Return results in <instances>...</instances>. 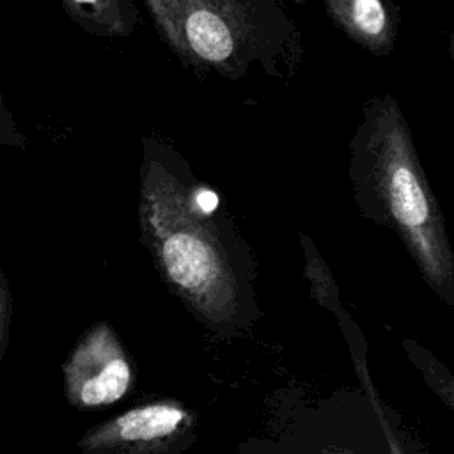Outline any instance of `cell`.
Returning <instances> with one entry per match:
<instances>
[{
  "label": "cell",
  "instance_id": "obj_1",
  "mask_svg": "<svg viewBox=\"0 0 454 454\" xmlns=\"http://www.w3.org/2000/svg\"><path fill=\"white\" fill-rule=\"evenodd\" d=\"M349 149L362 202L397 232L429 289L454 307V250L445 216L394 96L376 94L364 103Z\"/></svg>",
  "mask_w": 454,
  "mask_h": 454
},
{
  "label": "cell",
  "instance_id": "obj_2",
  "mask_svg": "<svg viewBox=\"0 0 454 454\" xmlns=\"http://www.w3.org/2000/svg\"><path fill=\"white\" fill-rule=\"evenodd\" d=\"M179 158L160 138H144L140 218L156 262L170 287L202 317L223 321L238 305L234 271L207 213L211 190L177 170Z\"/></svg>",
  "mask_w": 454,
  "mask_h": 454
},
{
  "label": "cell",
  "instance_id": "obj_3",
  "mask_svg": "<svg viewBox=\"0 0 454 454\" xmlns=\"http://www.w3.org/2000/svg\"><path fill=\"white\" fill-rule=\"evenodd\" d=\"M176 59L200 76L241 82L252 74L287 82L303 39L282 0H142Z\"/></svg>",
  "mask_w": 454,
  "mask_h": 454
},
{
  "label": "cell",
  "instance_id": "obj_4",
  "mask_svg": "<svg viewBox=\"0 0 454 454\" xmlns=\"http://www.w3.org/2000/svg\"><path fill=\"white\" fill-rule=\"evenodd\" d=\"M64 376L67 399L74 406H106L128 392L131 367L106 323L94 325L82 337L66 364Z\"/></svg>",
  "mask_w": 454,
  "mask_h": 454
},
{
  "label": "cell",
  "instance_id": "obj_5",
  "mask_svg": "<svg viewBox=\"0 0 454 454\" xmlns=\"http://www.w3.org/2000/svg\"><path fill=\"white\" fill-rule=\"evenodd\" d=\"M326 16L356 46L388 57L397 43L401 14L395 0H323Z\"/></svg>",
  "mask_w": 454,
  "mask_h": 454
},
{
  "label": "cell",
  "instance_id": "obj_6",
  "mask_svg": "<svg viewBox=\"0 0 454 454\" xmlns=\"http://www.w3.org/2000/svg\"><path fill=\"white\" fill-rule=\"evenodd\" d=\"M186 420V411L172 403H154L133 408L110 422L89 431L83 450H105L124 443H149L174 434Z\"/></svg>",
  "mask_w": 454,
  "mask_h": 454
},
{
  "label": "cell",
  "instance_id": "obj_7",
  "mask_svg": "<svg viewBox=\"0 0 454 454\" xmlns=\"http://www.w3.org/2000/svg\"><path fill=\"white\" fill-rule=\"evenodd\" d=\"M66 14L96 37H128L140 25L133 0H57Z\"/></svg>",
  "mask_w": 454,
  "mask_h": 454
},
{
  "label": "cell",
  "instance_id": "obj_8",
  "mask_svg": "<svg viewBox=\"0 0 454 454\" xmlns=\"http://www.w3.org/2000/svg\"><path fill=\"white\" fill-rule=\"evenodd\" d=\"M406 349L429 390L454 413V374L450 369L417 342L406 340Z\"/></svg>",
  "mask_w": 454,
  "mask_h": 454
},
{
  "label": "cell",
  "instance_id": "obj_9",
  "mask_svg": "<svg viewBox=\"0 0 454 454\" xmlns=\"http://www.w3.org/2000/svg\"><path fill=\"white\" fill-rule=\"evenodd\" d=\"M381 424H383V427H385V431H387V433H385V434H387V438H388V445H390V452H392V454H404V452H403V449H401V447H399V442H397V440H395V438H394V434H392V431H390V427H388V424H387V422H385V420H383V419H381Z\"/></svg>",
  "mask_w": 454,
  "mask_h": 454
},
{
  "label": "cell",
  "instance_id": "obj_10",
  "mask_svg": "<svg viewBox=\"0 0 454 454\" xmlns=\"http://www.w3.org/2000/svg\"><path fill=\"white\" fill-rule=\"evenodd\" d=\"M447 55L452 62V69H454V32L447 34Z\"/></svg>",
  "mask_w": 454,
  "mask_h": 454
}]
</instances>
